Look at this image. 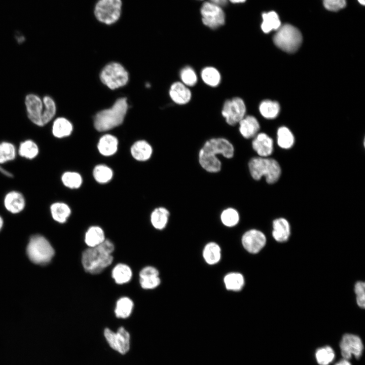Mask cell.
<instances>
[{"label":"cell","mask_w":365,"mask_h":365,"mask_svg":"<svg viewBox=\"0 0 365 365\" xmlns=\"http://www.w3.org/2000/svg\"><path fill=\"white\" fill-rule=\"evenodd\" d=\"M114 249L113 243L105 239L98 246L85 250L82 256V263L85 270L92 274L101 272L112 263V253Z\"/></svg>","instance_id":"1"},{"label":"cell","mask_w":365,"mask_h":365,"mask_svg":"<svg viewBox=\"0 0 365 365\" xmlns=\"http://www.w3.org/2000/svg\"><path fill=\"white\" fill-rule=\"evenodd\" d=\"M127 110L126 98L118 99L111 108L96 114L94 119L95 129L103 132L119 126L123 123Z\"/></svg>","instance_id":"2"},{"label":"cell","mask_w":365,"mask_h":365,"mask_svg":"<svg viewBox=\"0 0 365 365\" xmlns=\"http://www.w3.org/2000/svg\"><path fill=\"white\" fill-rule=\"evenodd\" d=\"M249 173L256 180L264 176L268 184H274L279 179L281 174L279 164L275 160L267 157H253L248 164Z\"/></svg>","instance_id":"3"},{"label":"cell","mask_w":365,"mask_h":365,"mask_svg":"<svg viewBox=\"0 0 365 365\" xmlns=\"http://www.w3.org/2000/svg\"><path fill=\"white\" fill-rule=\"evenodd\" d=\"M277 30L273 40L278 48L287 53H294L299 49L302 42V35L297 28L285 24Z\"/></svg>","instance_id":"4"},{"label":"cell","mask_w":365,"mask_h":365,"mask_svg":"<svg viewBox=\"0 0 365 365\" xmlns=\"http://www.w3.org/2000/svg\"><path fill=\"white\" fill-rule=\"evenodd\" d=\"M26 252L32 262L40 265L50 262L55 252L49 242L41 235H34L31 237Z\"/></svg>","instance_id":"5"},{"label":"cell","mask_w":365,"mask_h":365,"mask_svg":"<svg viewBox=\"0 0 365 365\" xmlns=\"http://www.w3.org/2000/svg\"><path fill=\"white\" fill-rule=\"evenodd\" d=\"M101 81L111 89L114 90L125 85L129 76L124 67L117 62L105 65L100 74Z\"/></svg>","instance_id":"6"},{"label":"cell","mask_w":365,"mask_h":365,"mask_svg":"<svg viewBox=\"0 0 365 365\" xmlns=\"http://www.w3.org/2000/svg\"><path fill=\"white\" fill-rule=\"evenodd\" d=\"M122 7L121 0H99L94 8V15L100 22L112 24L119 19Z\"/></svg>","instance_id":"7"},{"label":"cell","mask_w":365,"mask_h":365,"mask_svg":"<svg viewBox=\"0 0 365 365\" xmlns=\"http://www.w3.org/2000/svg\"><path fill=\"white\" fill-rule=\"evenodd\" d=\"M246 106L243 99L238 96L225 101L221 110V115L226 123L235 126L245 116Z\"/></svg>","instance_id":"8"},{"label":"cell","mask_w":365,"mask_h":365,"mask_svg":"<svg viewBox=\"0 0 365 365\" xmlns=\"http://www.w3.org/2000/svg\"><path fill=\"white\" fill-rule=\"evenodd\" d=\"M200 11L202 22L206 27L216 29L225 24L226 15L222 7L206 1L202 4Z\"/></svg>","instance_id":"9"},{"label":"cell","mask_w":365,"mask_h":365,"mask_svg":"<svg viewBox=\"0 0 365 365\" xmlns=\"http://www.w3.org/2000/svg\"><path fill=\"white\" fill-rule=\"evenodd\" d=\"M204 151L216 156L222 155L226 159L232 158L235 148L232 143L223 137H213L207 139L201 148Z\"/></svg>","instance_id":"10"},{"label":"cell","mask_w":365,"mask_h":365,"mask_svg":"<svg viewBox=\"0 0 365 365\" xmlns=\"http://www.w3.org/2000/svg\"><path fill=\"white\" fill-rule=\"evenodd\" d=\"M104 335L111 347L121 354H125L129 350L130 334L123 327H119L116 333L106 328Z\"/></svg>","instance_id":"11"},{"label":"cell","mask_w":365,"mask_h":365,"mask_svg":"<svg viewBox=\"0 0 365 365\" xmlns=\"http://www.w3.org/2000/svg\"><path fill=\"white\" fill-rule=\"evenodd\" d=\"M340 348L344 358L349 359L353 355L356 359H358L362 355L363 345L358 336L345 334L340 341Z\"/></svg>","instance_id":"12"},{"label":"cell","mask_w":365,"mask_h":365,"mask_svg":"<svg viewBox=\"0 0 365 365\" xmlns=\"http://www.w3.org/2000/svg\"><path fill=\"white\" fill-rule=\"evenodd\" d=\"M266 237L260 230L250 229L246 231L242 236L241 243L244 249L250 253L259 252L265 246Z\"/></svg>","instance_id":"13"},{"label":"cell","mask_w":365,"mask_h":365,"mask_svg":"<svg viewBox=\"0 0 365 365\" xmlns=\"http://www.w3.org/2000/svg\"><path fill=\"white\" fill-rule=\"evenodd\" d=\"M28 116L35 125L43 126L42 120L43 111V102L41 98L34 94H28L25 99Z\"/></svg>","instance_id":"14"},{"label":"cell","mask_w":365,"mask_h":365,"mask_svg":"<svg viewBox=\"0 0 365 365\" xmlns=\"http://www.w3.org/2000/svg\"><path fill=\"white\" fill-rule=\"evenodd\" d=\"M168 94L176 104L184 105L190 102L192 97L190 88L179 81L174 82L170 86Z\"/></svg>","instance_id":"15"},{"label":"cell","mask_w":365,"mask_h":365,"mask_svg":"<svg viewBox=\"0 0 365 365\" xmlns=\"http://www.w3.org/2000/svg\"><path fill=\"white\" fill-rule=\"evenodd\" d=\"M198 161L201 167L209 173H217L222 169V162L217 156L206 152L202 148L198 153Z\"/></svg>","instance_id":"16"},{"label":"cell","mask_w":365,"mask_h":365,"mask_svg":"<svg viewBox=\"0 0 365 365\" xmlns=\"http://www.w3.org/2000/svg\"><path fill=\"white\" fill-rule=\"evenodd\" d=\"M252 147L259 157H267L272 153L273 140L266 133H258L252 141Z\"/></svg>","instance_id":"17"},{"label":"cell","mask_w":365,"mask_h":365,"mask_svg":"<svg viewBox=\"0 0 365 365\" xmlns=\"http://www.w3.org/2000/svg\"><path fill=\"white\" fill-rule=\"evenodd\" d=\"M238 125L240 134L245 139L254 137L260 128L257 118L251 115H245L239 122Z\"/></svg>","instance_id":"18"},{"label":"cell","mask_w":365,"mask_h":365,"mask_svg":"<svg viewBox=\"0 0 365 365\" xmlns=\"http://www.w3.org/2000/svg\"><path fill=\"white\" fill-rule=\"evenodd\" d=\"M290 234V226L286 219L279 218L273 221L272 236L276 241L285 242L288 240Z\"/></svg>","instance_id":"19"},{"label":"cell","mask_w":365,"mask_h":365,"mask_svg":"<svg viewBox=\"0 0 365 365\" xmlns=\"http://www.w3.org/2000/svg\"><path fill=\"white\" fill-rule=\"evenodd\" d=\"M200 78L207 86L212 88L218 86L222 81V76L219 70L213 66L204 67L200 71Z\"/></svg>","instance_id":"20"},{"label":"cell","mask_w":365,"mask_h":365,"mask_svg":"<svg viewBox=\"0 0 365 365\" xmlns=\"http://www.w3.org/2000/svg\"><path fill=\"white\" fill-rule=\"evenodd\" d=\"M4 203L5 207L9 211L13 213H17L23 209L25 206V200L20 193L13 191L6 196Z\"/></svg>","instance_id":"21"},{"label":"cell","mask_w":365,"mask_h":365,"mask_svg":"<svg viewBox=\"0 0 365 365\" xmlns=\"http://www.w3.org/2000/svg\"><path fill=\"white\" fill-rule=\"evenodd\" d=\"M152 152L151 145L145 140L135 142L131 148V153L133 157L140 161L149 159L152 156Z\"/></svg>","instance_id":"22"},{"label":"cell","mask_w":365,"mask_h":365,"mask_svg":"<svg viewBox=\"0 0 365 365\" xmlns=\"http://www.w3.org/2000/svg\"><path fill=\"white\" fill-rule=\"evenodd\" d=\"M118 145V141L115 136L111 134H105L99 140L98 149L102 155L109 156L117 152Z\"/></svg>","instance_id":"23"},{"label":"cell","mask_w":365,"mask_h":365,"mask_svg":"<svg viewBox=\"0 0 365 365\" xmlns=\"http://www.w3.org/2000/svg\"><path fill=\"white\" fill-rule=\"evenodd\" d=\"M169 216L170 212L166 208L157 207L151 213V223L155 229L159 230H163L168 224Z\"/></svg>","instance_id":"24"},{"label":"cell","mask_w":365,"mask_h":365,"mask_svg":"<svg viewBox=\"0 0 365 365\" xmlns=\"http://www.w3.org/2000/svg\"><path fill=\"white\" fill-rule=\"evenodd\" d=\"M203 257L208 265L218 263L221 258V249L219 245L214 242L207 243L203 250Z\"/></svg>","instance_id":"25"},{"label":"cell","mask_w":365,"mask_h":365,"mask_svg":"<svg viewBox=\"0 0 365 365\" xmlns=\"http://www.w3.org/2000/svg\"><path fill=\"white\" fill-rule=\"evenodd\" d=\"M112 276L115 282L119 284H123L130 281L132 276L131 268L124 264H118L113 268Z\"/></svg>","instance_id":"26"},{"label":"cell","mask_w":365,"mask_h":365,"mask_svg":"<svg viewBox=\"0 0 365 365\" xmlns=\"http://www.w3.org/2000/svg\"><path fill=\"white\" fill-rule=\"evenodd\" d=\"M105 239L103 230L98 226L90 227L85 234V242L89 247H96Z\"/></svg>","instance_id":"27"},{"label":"cell","mask_w":365,"mask_h":365,"mask_svg":"<svg viewBox=\"0 0 365 365\" xmlns=\"http://www.w3.org/2000/svg\"><path fill=\"white\" fill-rule=\"evenodd\" d=\"M72 124L66 118L59 117L53 124L52 133L54 136L62 138L69 136L72 131Z\"/></svg>","instance_id":"28"},{"label":"cell","mask_w":365,"mask_h":365,"mask_svg":"<svg viewBox=\"0 0 365 365\" xmlns=\"http://www.w3.org/2000/svg\"><path fill=\"white\" fill-rule=\"evenodd\" d=\"M226 289L233 291L241 290L244 285V278L242 274L238 272H231L224 278Z\"/></svg>","instance_id":"29"},{"label":"cell","mask_w":365,"mask_h":365,"mask_svg":"<svg viewBox=\"0 0 365 365\" xmlns=\"http://www.w3.org/2000/svg\"><path fill=\"white\" fill-rule=\"evenodd\" d=\"M262 23L261 29L265 33H269L271 30H277L281 26V22L277 14L274 11H270L262 14Z\"/></svg>","instance_id":"30"},{"label":"cell","mask_w":365,"mask_h":365,"mask_svg":"<svg viewBox=\"0 0 365 365\" xmlns=\"http://www.w3.org/2000/svg\"><path fill=\"white\" fill-rule=\"evenodd\" d=\"M134 304L133 301L129 298L123 297L120 298L117 302L115 313L117 317L126 318L132 313Z\"/></svg>","instance_id":"31"},{"label":"cell","mask_w":365,"mask_h":365,"mask_svg":"<svg viewBox=\"0 0 365 365\" xmlns=\"http://www.w3.org/2000/svg\"><path fill=\"white\" fill-rule=\"evenodd\" d=\"M222 223L227 227L236 226L240 221V214L238 211L233 207H227L224 209L220 214Z\"/></svg>","instance_id":"32"},{"label":"cell","mask_w":365,"mask_h":365,"mask_svg":"<svg viewBox=\"0 0 365 365\" xmlns=\"http://www.w3.org/2000/svg\"><path fill=\"white\" fill-rule=\"evenodd\" d=\"M51 213L53 219L60 223L66 222L70 214L69 206L63 203H55L50 207Z\"/></svg>","instance_id":"33"},{"label":"cell","mask_w":365,"mask_h":365,"mask_svg":"<svg viewBox=\"0 0 365 365\" xmlns=\"http://www.w3.org/2000/svg\"><path fill=\"white\" fill-rule=\"evenodd\" d=\"M179 76L180 81L189 88L195 86L198 82L197 72L190 65H186L181 68Z\"/></svg>","instance_id":"34"},{"label":"cell","mask_w":365,"mask_h":365,"mask_svg":"<svg viewBox=\"0 0 365 365\" xmlns=\"http://www.w3.org/2000/svg\"><path fill=\"white\" fill-rule=\"evenodd\" d=\"M279 104L276 101L266 100L262 101L259 105V111L263 117L267 119H273L278 114Z\"/></svg>","instance_id":"35"},{"label":"cell","mask_w":365,"mask_h":365,"mask_svg":"<svg viewBox=\"0 0 365 365\" xmlns=\"http://www.w3.org/2000/svg\"><path fill=\"white\" fill-rule=\"evenodd\" d=\"M315 356L319 365H328L334 360L335 353L332 347L325 346L318 348L316 350Z\"/></svg>","instance_id":"36"},{"label":"cell","mask_w":365,"mask_h":365,"mask_svg":"<svg viewBox=\"0 0 365 365\" xmlns=\"http://www.w3.org/2000/svg\"><path fill=\"white\" fill-rule=\"evenodd\" d=\"M43 104L45 109L43 111L42 120L43 126L49 123L54 117L56 107L54 100L49 96H46L43 98Z\"/></svg>","instance_id":"37"},{"label":"cell","mask_w":365,"mask_h":365,"mask_svg":"<svg viewBox=\"0 0 365 365\" xmlns=\"http://www.w3.org/2000/svg\"><path fill=\"white\" fill-rule=\"evenodd\" d=\"M277 142L280 147L285 149L290 148L294 143V137L290 131L285 127L279 128L277 132Z\"/></svg>","instance_id":"38"},{"label":"cell","mask_w":365,"mask_h":365,"mask_svg":"<svg viewBox=\"0 0 365 365\" xmlns=\"http://www.w3.org/2000/svg\"><path fill=\"white\" fill-rule=\"evenodd\" d=\"M38 147L32 140H26L20 144L19 154L22 157L27 159H33L38 155Z\"/></svg>","instance_id":"39"},{"label":"cell","mask_w":365,"mask_h":365,"mask_svg":"<svg viewBox=\"0 0 365 365\" xmlns=\"http://www.w3.org/2000/svg\"><path fill=\"white\" fill-rule=\"evenodd\" d=\"M113 171L108 167L99 165L96 166L93 170V176L95 180L101 184L106 183L113 177Z\"/></svg>","instance_id":"40"},{"label":"cell","mask_w":365,"mask_h":365,"mask_svg":"<svg viewBox=\"0 0 365 365\" xmlns=\"http://www.w3.org/2000/svg\"><path fill=\"white\" fill-rule=\"evenodd\" d=\"M62 181L67 187L71 189L79 188L82 182L81 176L75 172H66L62 176Z\"/></svg>","instance_id":"41"},{"label":"cell","mask_w":365,"mask_h":365,"mask_svg":"<svg viewBox=\"0 0 365 365\" xmlns=\"http://www.w3.org/2000/svg\"><path fill=\"white\" fill-rule=\"evenodd\" d=\"M15 154V149L12 143L7 142L0 143V163L13 160Z\"/></svg>","instance_id":"42"},{"label":"cell","mask_w":365,"mask_h":365,"mask_svg":"<svg viewBox=\"0 0 365 365\" xmlns=\"http://www.w3.org/2000/svg\"><path fill=\"white\" fill-rule=\"evenodd\" d=\"M139 283L142 288L151 289L158 287L161 280L159 276H148L139 278Z\"/></svg>","instance_id":"43"},{"label":"cell","mask_w":365,"mask_h":365,"mask_svg":"<svg viewBox=\"0 0 365 365\" xmlns=\"http://www.w3.org/2000/svg\"><path fill=\"white\" fill-rule=\"evenodd\" d=\"M365 283L362 281H357L354 285V291L356 294V300L359 307L364 308L365 307Z\"/></svg>","instance_id":"44"},{"label":"cell","mask_w":365,"mask_h":365,"mask_svg":"<svg viewBox=\"0 0 365 365\" xmlns=\"http://www.w3.org/2000/svg\"><path fill=\"white\" fill-rule=\"evenodd\" d=\"M324 7L331 11H338L346 5V0H322Z\"/></svg>","instance_id":"45"},{"label":"cell","mask_w":365,"mask_h":365,"mask_svg":"<svg viewBox=\"0 0 365 365\" xmlns=\"http://www.w3.org/2000/svg\"><path fill=\"white\" fill-rule=\"evenodd\" d=\"M158 270L153 266H146L142 268L139 272V278L148 276H159Z\"/></svg>","instance_id":"46"},{"label":"cell","mask_w":365,"mask_h":365,"mask_svg":"<svg viewBox=\"0 0 365 365\" xmlns=\"http://www.w3.org/2000/svg\"><path fill=\"white\" fill-rule=\"evenodd\" d=\"M209 1L222 8L226 6L228 2V0H209Z\"/></svg>","instance_id":"47"},{"label":"cell","mask_w":365,"mask_h":365,"mask_svg":"<svg viewBox=\"0 0 365 365\" xmlns=\"http://www.w3.org/2000/svg\"><path fill=\"white\" fill-rule=\"evenodd\" d=\"M335 365H351L348 359L343 358L337 362Z\"/></svg>","instance_id":"48"},{"label":"cell","mask_w":365,"mask_h":365,"mask_svg":"<svg viewBox=\"0 0 365 365\" xmlns=\"http://www.w3.org/2000/svg\"><path fill=\"white\" fill-rule=\"evenodd\" d=\"M228 2H230L233 4H239L244 3L246 0H228Z\"/></svg>","instance_id":"49"},{"label":"cell","mask_w":365,"mask_h":365,"mask_svg":"<svg viewBox=\"0 0 365 365\" xmlns=\"http://www.w3.org/2000/svg\"><path fill=\"white\" fill-rule=\"evenodd\" d=\"M3 225V221L2 218L0 216V230L2 228Z\"/></svg>","instance_id":"50"},{"label":"cell","mask_w":365,"mask_h":365,"mask_svg":"<svg viewBox=\"0 0 365 365\" xmlns=\"http://www.w3.org/2000/svg\"><path fill=\"white\" fill-rule=\"evenodd\" d=\"M358 2L362 5H364L365 0H357Z\"/></svg>","instance_id":"51"},{"label":"cell","mask_w":365,"mask_h":365,"mask_svg":"<svg viewBox=\"0 0 365 365\" xmlns=\"http://www.w3.org/2000/svg\"><path fill=\"white\" fill-rule=\"evenodd\" d=\"M199 1H204V0H199Z\"/></svg>","instance_id":"52"}]
</instances>
